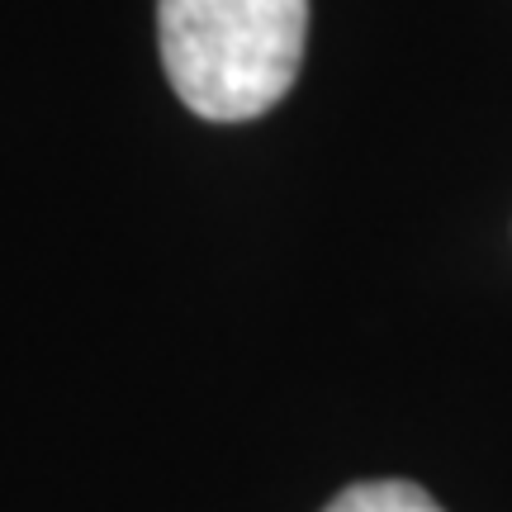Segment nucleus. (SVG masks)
Instances as JSON below:
<instances>
[{
  "mask_svg": "<svg viewBox=\"0 0 512 512\" xmlns=\"http://www.w3.org/2000/svg\"><path fill=\"white\" fill-rule=\"evenodd\" d=\"M309 38V0H157L171 91L214 124H242L290 95Z\"/></svg>",
  "mask_w": 512,
  "mask_h": 512,
  "instance_id": "nucleus-1",
  "label": "nucleus"
},
{
  "mask_svg": "<svg viewBox=\"0 0 512 512\" xmlns=\"http://www.w3.org/2000/svg\"><path fill=\"white\" fill-rule=\"evenodd\" d=\"M323 512H441L427 489L408 484V479H370V484H351L332 498Z\"/></svg>",
  "mask_w": 512,
  "mask_h": 512,
  "instance_id": "nucleus-2",
  "label": "nucleus"
}]
</instances>
